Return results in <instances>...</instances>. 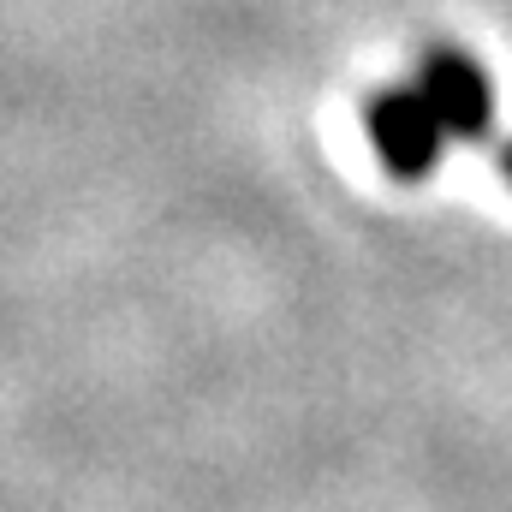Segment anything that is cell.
Listing matches in <instances>:
<instances>
[{
    "label": "cell",
    "instance_id": "1",
    "mask_svg": "<svg viewBox=\"0 0 512 512\" xmlns=\"http://www.w3.org/2000/svg\"><path fill=\"white\" fill-rule=\"evenodd\" d=\"M370 137H376V155H382L393 173H423V167H435V155H441V137L447 126L435 120V108L417 96V84L411 90H393L382 96L376 108H370Z\"/></svg>",
    "mask_w": 512,
    "mask_h": 512
},
{
    "label": "cell",
    "instance_id": "2",
    "mask_svg": "<svg viewBox=\"0 0 512 512\" xmlns=\"http://www.w3.org/2000/svg\"><path fill=\"white\" fill-rule=\"evenodd\" d=\"M417 96L435 108V120L447 131H477L489 120V84H483V72H477L471 60H459V54H435V60L423 66V78H417Z\"/></svg>",
    "mask_w": 512,
    "mask_h": 512
},
{
    "label": "cell",
    "instance_id": "3",
    "mask_svg": "<svg viewBox=\"0 0 512 512\" xmlns=\"http://www.w3.org/2000/svg\"><path fill=\"white\" fill-rule=\"evenodd\" d=\"M507 173H512V149H507Z\"/></svg>",
    "mask_w": 512,
    "mask_h": 512
}]
</instances>
